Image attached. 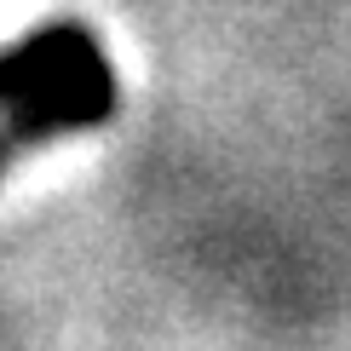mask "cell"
<instances>
[{
	"label": "cell",
	"mask_w": 351,
	"mask_h": 351,
	"mask_svg": "<svg viewBox=\"0 0 351 351\" xmlns=\"http://www.w3.org/2000/svg\"><path fill=\"white\" fill-rule=\"evenodd\" d=\"M110 58L86 23H47L35 35L12 40V47H0V110L40 98V93H58V86L93 75Z\"/></svg>",
	"instance_id": "7a4b0ae2"
},
{
	"label": "cell",
	"mask_w": 351,
	"mask_h": 351,
	"mask_svg": "<svg viewBox=\"0 0 351 351\" xmlns=\"http://www.w3.org/2000/svg\"><path fill=\"white\" fill-rule=\"evenodd\" d=\"M115 104H121V86H115V69L104 64L93 75L58 86V93H40V98H23V104L0 110V173L47 138H69V133H86V127H104L115 115Z\"/></svg>",
	"instance_id": "6da1fadb"
}]
</instances>
